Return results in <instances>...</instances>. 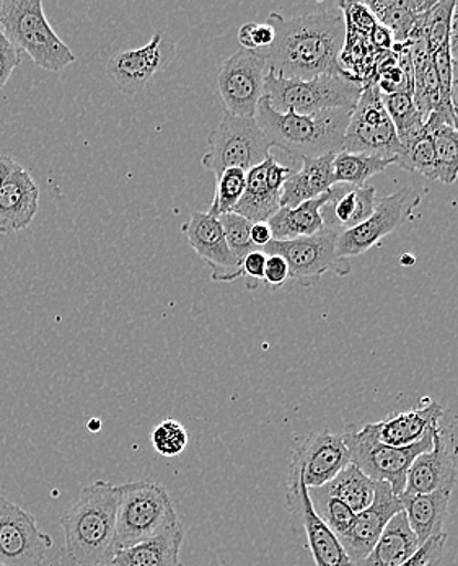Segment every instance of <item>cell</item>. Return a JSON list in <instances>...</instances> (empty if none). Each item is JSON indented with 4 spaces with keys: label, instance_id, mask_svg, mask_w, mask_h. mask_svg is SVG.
Returning a JSON list of instances; mask_svg holds the SVG:
<instances>
[{
    "label": "cell",
    "instance_id": "cell-1",
    "mask_svg": "<svg viewBox=\"0 0 458 566\" xmlns=\"http://www.w3.org/2000/svg\"><path fill=\"white\" fill-rule=\"evenodd\" d=\"M266 23L275 30V41L265 50L273 74L300 81L348 75L340 61L347 43V22L340 9L290 19L273 12Z\"/></svg>",
    "mask_w": 458,
    "mask_h": 566
},
{
    "label": "cell",
    "instance_id": "cell-2",
    "mask_svg": "<svg viewBox=\"0 0 458 566\" xmlns=\"http://www.w3.org/2000/svg\"><path fill=\"white\" fill-rule=\"evenodd\" d=\"M119 485L94 482L84 486L77 500L61 516L64 531V566L113 564L116 541Z\"/></svg>",
    "mask_w": 458,
    "mask_h": 566
},
{
    "label": "cell",
    "instance_id": "cell-3",
    "mask_svg": "<svg viewBox=\"0 0 458 566\" xmlns=\"http://www.w3.org/2000/svg\"><path fill=\"white\" fill-rule=\"evenodd\" d=\"M353 109H331L317 115L278 113L268 98L263 97L255 119L273 147H278L290 159L321 157L343 153L344 134Z\"/></svg>",
    "mask_w": 458,
    "mask_h": 566
},
{
    "label": "cell",
    "instance_id": "cell-4",
    "mask_svg": "<svg viewBox=\"0 0 458 566\" xmlns=\"http://www.w3.org/2000/svg\"><path fill=\"white\" fill-rule=\"evenodd\" d=\"M0 32L44 71L60 72L75 63L71 48L47 22L41 0H0Z\"/></svg>",
    "mask_w": 458,
    "mask_h": 566
},
{
    "label": "cell",
    "instance_id": "cell-5",
    "mask_svg": "<svg viewBox=\"0 0 458 566\" xmlns=\"http://www.w3.org/2000/svg\"><path fill=\"white\" fill-rule=\"evenodd\" d=\"M364 85L351 75H318L310 81L266 72L265 97L278 113L317 115L331 109H354Z\"/></svg>",
    "mask_w": 458,
    "mask_h": 566
},
{
    "label": "cell",
    "instance_id": "cell-6",
    "mask_svg": "<svg viewBox=\"0 0 458 566\" xmlns=\"http://www.w3.org/2000/svg\"><path fill=\"white\" fill-rule=\"evenodd\" d=\"M175 504L166 486L152 480H139L119 485L116 513L118 551L150 541L177 524Z\"/></svg>",
    "mask_w": 458,
    "mask_h": 566
},
{
    "label": "cell",
    "instance_id": "cell-7",
    "mask_svg": "<svg viewBox=\"0 0 458 566\" xmlns=\"http://www.w3.org/2000/svg\"><path fill=\"white\" fill-rule=\"evenodd\" d=\"M207 143L210 153L204 154L201 164L215 177L228 168L252 170L271 156V143L256 119L227 112L217 128L212 129Z\"/></svg>",
    "mask_w": 458,
    "mask_h": 566
},
{
    "label": "cell",
    "instance_id": "cell-8",
    "mask_svg": "<svg viewBox=\"0 0 458 566\" xmlns=\"http://www.w3.org/2000/svg\"><path fill=\"white\" fill-rule=\"evenodd\" d=\"M344 441L350 449L351 464L358 467L374 482L388 483L396 496L406 489V476L413 461L423 452L433 448L434 434H427L422 441L408 448H393L365 433L364 430L347 431Z\"/></svg>",
    "mask_w": 458,
    "mask_h": 566
},
{
    "label": "cell",
    "instance_id": "cell-9",
    "mask_svg": "<svg viewBox=\"0 0 458 566\" xmlns=\"http://www.w3.org/2000/svg\"><path fill=\"white\" fill-rule=\"evenodd\" d=\"M340 233L333 229L323 228L316 235L302 239L271 240L263 249L266 255H281L289 265V280L310 287L327 273L337 276H348L353 271L350 260L340 256L337 242Z\"/></svg>",
    "mask_w": 458,
    "mask_h": 566
},
{
    "label": "cell",
    "instance_id": "cell-10",
    "mask_svg": "<svg viewBox=\"0 0 458 566\" xmlns=\"http://www.w3.org/2000/svg\"><path fill=\"white\" fill-rule=\"evenodd\" d=\"M343 153L369 154L395 160L402 154L398 134L382 103L377 84L364 85L344 134Z\"/></svg>",
    "mask_w": 458,
    "mask_h": 566
},
{
    "label": "cell",
    "instance_id": "cell-11",
    "mask_svg": "<svg viewBox=\"0 0 458 566\" xmlns=\"http://www.w3.org/2000/svg\"><path fill=\"white\" fill-rule=\"evenodd\" d=\"M268 60L265 51L241 50L215 71V84L225 112L255 118L258 103L265 97Z\"/></svg>",
    "mask_w": 458,
    "mask_h": 566
},
{
    "label": "cell",
    "instance_id": "cell-12",
    "mask_svg": "<svg viewBox=\"0 0 458 566\" xmlns=\"http://www.w3.org/2000/svg\"><path fill=\"white\" fill-rule=\"evenodd\" d=\"M423 197L415 188H402L390 197L377 201L374 212L368 221L358 228L340 233L337 250L340 256L350 260L377 245L384 237L395 232L406 219L412 218Z\"/></svg>",
    "mask_w": 458,
    "mask_h": 566
},
{
    "label": "cell",
    "instance_id": "cell-13",
    "mask_svg": "<svg viewBox=\"0 0 458 566\" xmlns=\"http://www.w3.org/2000/svg\"><path fill=\"white\" fill-rule=\"evenodd\" d=\"M53 538L38 527L35 516L0 496V565L43 566Z\"/></svg>",
    "mask_w": 458,
    "mask_h": 566
},
{
    "label": "cell",
    "instance_id": "cell-14",
    "mask_svg": "<svg viewBox=\"0 0 458 566\" xmlns=\"http://www.w3.org/2000/svg\"><path fill=\"white\" fill-rule=\"evenodd\" d=\"M350 464V449L343 434L313 431L294 449L290 472L302 479L307 490L321 489Z\"/></svg>",
    "mask_w": 458,
    "mask_h": 566
},
{
    "label": "cell",
    "instance_id": "cell-15",
    "mask_svg": "<svg viewBox=\"0 0 458 566\" xmlns=\"http://www.w3.org/2000/svg\"><path fill=\"white\" fill-rule=\"evenodd\" d=\"M175 54V43L157 33L146 46L115 54L108 61L106 72L123 95L135 97L152 81L153 75L169 67Z\"/></svg>",
    "mask_w": 458,
    "mask_h": 566
},
{
    "label": "cell",
    "instance_id": "cell-16",
    "mask_svg": "<svg viewBox=\"0 0 458 566\" xmlns=\"http://www.w3.org/2000/svg\"><path fill=\"white\" fill-rule=\"evenodd\" d=\"M458 441L452 431L440 427L433 448L413 461L406 476V495H426L440 489H456Z\"/></svg>",
    "mask_w": 458,
    "mask_h": 566
},
{
    "label": "cell",
    "instance_id": "cell-17",
    "mask_svg": "<svg viewBox=\"0 0 458 566\" xmlns=\"http://www.w3.org/2000/svg\"><path fill=\"white\" fill-rule=\"evenodd\" d=\"M287 483V506L306 533L316 566H354L337 535L318 517L302 479L297 473L289 472Z\"/></svg>",
    "mask_w": 458,
    "mask_h": 566
},
{
    "label": "cell",
    "instance_id": "cell-18",
    "mask_svg": "<svg viewBox=\"0 0 458 566\" xmlns=\"http://www.w3.org/2000/svg\"><path fill=\"white\" fill-rule=\"evenodd\" d=\"M400 511H403L402 500L393 493L388 483H375V496L371 506L355 514L350 530L338 537L351 564L355 566L371 554L385 527Z\"/></svg>",
    "mask_w": 458,
    "mask_h": 566
},
{
    "label": "cell",
    "instance_id": "cell-19",
    "mask_svg": "<svg viewBox=\"0 0 458 566\" xmlns=\"http://www.w3.org/2000/svg\"><path fill=\"white\" fill-rule=\"evenodd\" d=\"M181 232L187 237L191 249L211 268L212 281L228 283L244 276L242 263L228 249L219 218L210 212H193L190 221L181 226Z\"/></svg>",
    "mask_w": 458,
    "mask_h": 566
},
{
    "label": "cell",
    "instance_id": "cell-20",
    "mask_svg": "<svg viewBox=\"0 0 458 566\" xmlns=\"http://www.w3.org/2000/svg\"><path fill=\"white\" fill-rule=\"evenodd\" d=\"M292 168L281 166L269 156L265 163L247 171V187L244 197L234 209L235 214L244 216L249 222H268L281 209V193Z\"/></svg>",
    "mask_w": 458,
    "mask_h": 566
},
{
    "label": "cell",
    "instance_id": "cell-21",
    "mask_svg": "<svg viewBox=\"0 0 458 566\" xmlns=\"http://www.w3.org/2000/svg\"><path fill=\"white\" fill-rule=\"evenodd\" d=\"M446 415L443 405L429 401L415 410L400 411L388 415L377 423H368L362 427L372 438L393 448H408L422 441L427 434H434L443 427V418Z\"/></svg>",
    "mask_w": 458,
    "mask_h": 566
},
{
    "label": "cell",
    "instance_id": "cell-22",
    "mask_svg": "<svg viewBox=\"0 0 458 566\" xmlns=\"http://www.w3.org/2000/svg\"><path fill=\"white\" fill-rule=\"evenodd\" d=\"M40 206V188L29 170L15 168L0 188V233H15L32 224Z\"/></svg>",
    "mask_w": 458,
    "mask_h": 566
},
{
    "label": "cell",
    "instance_id": "cell-23",
    "mask_svg": "<svg viewBox=\"0 0 458 566\" xmlns=\"http://www.w3.org/2000/svg\"><path fill=\"white\" fill-rule=\"evenodd\" d=\"M377 201V190L374 187L333 185L328 191V201L321 208L324 228L333 229L338 233L351 231L371 218Z\"/></svg>",
    "mask_w": 458,
    "mask_h": 566
},
{
    "label": "cell",
    "instance_id": "cell-24",
    "mask_svg": "<svg viewBox=\"0 0 458 566\" xmlns=\"http://www.w3.org/2000/svg\"><path fill=\"white\" fill-rule=\"evenodd\" d=\"M337 154L306 157L302 168L294 171L283 187L281 208H296L302 202L316 200L333 187V159Z\"/></svg>",
    "mask_w": 458,
    "mask_h": 566
},
{
    "label": "cell",
    "instance_id": "cell-25",
    "mask_svg": "<svg viewBox=\"0 0 458 566\" xmlns=\"http://www.w3.org/2000/svg\"><path fill=\"white\" fill-rule=\"evenodd\" d=\"M452 492L454 489H440L437 492L426 493V495L403 493L400 496L403 511L408 517L413 533L418 537L419 545L444 534V524H446L447 513H449Z\"/></svg>",
    "mask_w": 458,
    "mask_h": 566
},
{
    "label": "cell",
    "instance_id": "cell-26",
    "mask_svg": "<svg viewBox=\"0 0 458 566\" xmlns=\"http://www.w3.org/2000/svg\"><path fill=\"white\" fill-rule=\"evenodd\" d=\"M184 542L183 524L178 523L150 541L131 545L116 552L113 564L116 566H184L180 554Z\"/></svg>",
    "mask_w": 458,
    "mask_h": 566
},
{
    "label": "cell",
    "instance_id": "cell-27",
    "mask_svg": "<svg viewBox=\"0 0 458 566\" xmlns=\"http://www.w3.org/2000/svg\"><path fill=\"white\" fill-rule=\"evenodd\" d=\"M418 537L409 526L405 511L392 517L371 554L355 566H402L419 551Z\"/></svg>",
    "mask_w": 458,
    "mask_h": 566
},
{
    "label": "cell",
    "instance_id": "cell-28",
    "mask_svg": "<svg viewBox=\"0 0 458 566\" xmlns=\"http://www.w3.org/2000/svg\"><path fill=\"white\" fill-rule=\"evenodd\" d=\"M327 201L328 193H324L316 200L302 202L296 208L279 209L268 221L273 240L286 242V240L302 239V237L316 235L323 231L324 222L321 218V208Z\"/></svg>",
    "mask_w": 458,
    "mask_h": 566
},
{
    "label": "cell",
    "instance_id": "cell-29",
    "mask_svg": "<svg viewBox=\"0 0 458 566\" xmlns=\"http://www.w3.org/2000/svg\"><path fill=\"white\" fill-rule=\"evenodd\" d=\"M365 6L374 13L375 20L390 30L393 44H403L408 41L409 33L419 17L429 12L436 2L434 0L430 2L427 0H375Z\"/></svg>",
    "mask_w": 458,
    "mask_h": 566
},
{
    "label": "cell",
    "instance_id": "cell-30",
    "mask_svg": "<svg viewBox=\"0 0 458 566\" xmlns=\"http://www.w3.org/2000/svg\"><path fill=\"white\" fill-rule=\"evenodd\" d=\"M375 483L377 482L369 479L358 467L350 464L344 467L331 482L321 486V492L343 501L353 513L358 514L371 506L374 501Z\"/></svg>",
    "mask_w": 458,
    "mask_h": 566
},
{
    "label": "cell",
    "instance_id": "cell-31",
    "mask_svg": "<svg viewBox=\"0 0 458 566\" xmlns=\"http://www.w3.org/2000/svg\"><path fill=\"white\" fill-rule=\"evenodd\" d=\"M426 126L433 137L437 180L446 185L456 184L458 178V129L447 123L439 113H433L427 118Z\"/></svg>",
    "mask_w": 458,
    "mask_h": 566
},
{
    "label": "cell",
    "instance_id": "cell-32",
    "mask_svg": "<svg viewBox=\"0 0 458 566\" xmlns=\"http://www.w3.org/2000/svg\"><path fill=\"white\" fill-rule=\"evenodd\" d=\"M402 144V154L395 166L409 171H418L427 180H437L436 154H434L433 137L424 125L419 132L398 137Z\"/></svg>",
    "mask_w": 458,
    "mask_h": 566
},
{
    "label": "cell",
    "instance_id": "cell-33",
    "mask_svg": "<svg viewBox=\"0 0 458 566\" xmlns=\"http://www.w3.org/2000/svg\"><path fill=\"white\" fill-rule=\"evenodd\" d=\"M392 164H395V160L382 159V157L369 156V154L340 153L333 159V181L334 185L365 187V181L369 178L381 174Z\"/></svg>",
    "mask_w": 458,
    "mask_h": 566
},
{
    "label": "cell",
    "instance_id": "cell-34",
    "mask_svg": "<svg viewBox=\"0 0 458 566\" xmlns=\"http://www.w3.org/2000/svg\"><path fill=\"white\" fill-rule=\"evenodd\" d=\"M247 187V171L241 168H228L215 177L214 200L210 208V214L214 218H221L224 214H231L237 208Z\"/></svg>",
    "mask_w": 458,
    "mask_h": 566
},
{
    "label": "cell",
    "instance_id": "cell-35",
    "mask_svg": "<svg viewBox=\"0 0 458 566\" xmlns=\"http://www.w3.org/2000/svg\"><path fill=\"white\" fill-rule=\"evenodd\" d=\"M310 503L321 521L330 527L331 533L340 537L350 530L355 513L343 503L321 492V489L309 490Z\"/></svg>",
    "mask_w": 458,
    "mask_h": 566
},
{
    "label": "cell",
    "instance_id": "cell-36",
    "mask_svg": "<svg viewBox=\"0 0 458 566\" xmlns=\"http://www.w3.org/2000/svg\"><path fill=\"white\" fill-rule=\"evenodd\" d=\"M382 103L395 125L398 137L403 134L418 132L426 125L416 108L412 94H382Z\"/></svg>",
    "mask_w": 458,
    "mask_h": 566
},
{
    "label": "cell",
    "instance_id": "cell-37",
    "mask_svg": "<svg viewBox=\"0 0 458 566\" xmlns=\"http://www.w3.org/2000/svg\"><path fill=\"white\" fill-rule=\"evenodd\" d=\"M188 431L183 423L173 418H167L157 424L150 433V444L162 458H177L188 448Z\"/></svg>",
    "mask_w": 458,
    "mask_h": 566
},
{
    "label": "cell",
    "instance_id": "cell-38",
    "mask_svg": "<svg viewBox=\"0 0 458 566\" xmlns=\"http://www.w3.org/2000/svg\"><path fill=\"white\" fill-rule=\"evenodd\" d=\"M219 221H221L222 229H224L228 249H231V252L234 253L238 262L242 263V260H244L248 253L259 250L258 247L252 242V237H249L253 222H249L244 216L231 212V214L221 216Z\"/></svg>",
    "mask_w": 458,
    "mask_h": 566
},
{
    "label": "cell",
    "instance_id": "cell-39",
    "mask_svg": "<svg viewBox=\"0 0 458 566\" xmlns=\"http://www.w3.org/2000/svg\"><path fill=\"white\" fill-rule=\"evenodd\" d=\"M338 9L343 12L344 22H347V32L359 33L368 38L372 30L379 25L374 13L369 10L365 3L343 2L338 6Z\"/></svg>",
    "mask_w": 458,
    "mask_h": 566
},
{
    "label": "cell",
    "instance_id": "cell-40",
    "mask_svg": "<svg viewBox=\"0 0 458 566\" xmlns=\"http://www.w3.org/2000/svg\"><path fill=\"white\" fill-rule=\"evenodd\" d=\"M238 41L242 50L265 51L275 41V30L268 23H245L238 30Z\"/></svg>",
    "mask_w": 458,
    "mask_h": 566
},
{
    "label": "cell",
    "instance_id": "cell-41",
    "mask_svg": "<svg viewBox=\"0 0 458 566\" xmlns=\"http://www.w3.org/2000/svg\"><path fill=\"white\" fill-rule=\"evenodd\" d=\"M447 534L437 535L419 547V551L402 566H436L446 548Z\"/></svg>",
    "mask_w": 458,
    "mask_h": 566
},
{
    "label": "cell",
    "instance_id": "cell-42",
    "mask_svg": "<svg viewBox=\"0 0 458 566\" xmlns=\"http://www.w3.org/2000/svg\"><path fill=\"white\" fill-rule=\"evenodd\" d=\"M22 63V53L0 32V88L6 87L13 71Z\"/></svg>",
    "mask_w": 458,
    "mask_h": 566
},
{
    "label": "cell",
    "instance_id": "cell-43",
    "mask_svg": "<svg viewBox=\"0 0 458 566\" xmlns=\"http://www.w3.org/2000/svg\"><path fill=\"white\" fill-rule=\"evenodd\" d=\"M266 262L268 255L263 250H255L242 260V273L247 277L248 290H256L265 280Z\"/></svg>",
    "mask_w": 458,
    "mask_h": 566
},
{
    "label": "cell",
    "instance_id": "cell-44",
    "mask_svg": "<svg viewBox=\"0 0 458 566\" xmlns=\"http://www.w3.org/2000/svg\"><path fill=\"white\" fill-rule=\"evenodd\" d=\"M289 280V265L281 255H268L265 270V283L271 287H281Z\"/></svg>",
    "mask_w": 458,
    "mask_h": 566
},
{
    "label": "cell",
    "instance_id": "cell-45",
    "mask_svg": "<svg viewBox=\"0 0 458 566\" xmlns=\"http://www.w3.org/2000/svg\"><path fill=\"white\" fill-rule=\"evenodd\" d=\"M249 237H252V242L255 243L259 250H263L273 240L271 228H269L268 222H255V224H252Z\"/></svg>",
    "mask_w": 458,
    "mask_h": 566
},
{
    "label": "cell",
    "instance_id": "cell-46",
    "mask_svg": "<svg viewBox=\"0 0 458 566\" xmlns=\"http://www.w3.org/2000/svg\"><path fill=\"white\" fill-rule=\"evenodd\" d=\"M368 40L371 41L372 46L379 48V50L382 51H390L393 48L392 33H390V30L385 29V27H382L381 23L372 30Z\"/></svg>",
    "mask_w": 458,
    "mask_h": 566
},
{
    "label": "cell",
    "instance_id": "cell-47",
    "mask_svg": "<svg viewBox=\"0 0 458 566\" xmlns=\"http://www.w3.org/2000/svg\"><path fill=\"white\" fill-rule=\"evenodd\" d=\"M450 102H452L454 126L458 129V57H452V87H450Z\"/></svg>",
    "mask_w": 458,
    "mask_h": 566
},
{
    "label": "cell",
    "instance_id": "cell-48",
    "mask_svg": "<svg viewBox=\"0 0 458 566\" xmlns=\"http://www.w3.org/2000/svg\"><path fill=\"white\" fill-rule=\"evenodd\" d=\"M449 46L452 57H458V0L454 7L452 20H450Z\"/></svg>",
    "mask_w": 458,
    "mask_h": 566
},
{
    "label": "cell",
    "instance_id": "cell-49",
    "mask_svg": "<svg viewBox=\"0 0 458 566\" xmlns=\"http://www.w3.org/2000/svg\"><path fill=\"white\" fill-rule=\"evenodd\" d=\"M19 167V164L9 156H0V188L6 184L7 178Z\"/></svg>",
    "mask_w": 458,
    "mask_h": 566
},
{
    "label": "cell",
    "instance_id": "cell-50",
    "mask_svg": "<svg viewBox=\"0 0 458 566\" xmlns=\"http://www.w3.org/2000/svg\"><path fill=\"white\" fill-rule=\"evenodd\" d=\"M88 428H90L92 433H97L102 428V423L98 420H92L90 423H88Z\"/></svg>",
    "mask_w": 458,
    "mask_h": 566
},
{
    "label": "cell",
    "instance_id": "cell-51",
    "mask_svg": "<svg viewBox=\"0 0 458 566\" xmlns=\"http://www.w3.org/2000/svg\"><path fill=\"white\" fill-rule=\"evenodd\" d=\"M413 262H415V259H413V256H402V265L409 266L413 265Z\"/></svg>",
    "mask_w": 458,
    "mask_h": 566
},
{
    "label": "cell",
    "instance_id": "cell-52",
    "mask_svg": "<svg viewBox=\"0 0 458 566\" xmlns=\"http://www.w3.org/2000/svg\"><path fill=\"white\" fill-rule=\"evenodd\" d=\"M104 566H116L115 564L104 565Z\"/></svg>",
    "mask_w": 458,
    "mask_h": 566
},
{
    "label": "cell",
    "instance_id": "cell-53",
    "mask_svg": "<svg viewBox=\"0 0 458 566\" xmlns=\"http://www.w3.org/2000/svg\"><path fill=\"white\" fill-rule=\"evenodd\" d=\"M0 566H3V565H0Z\"/></svg>",
    "mask_w": 458,
    "mask_h": 566
}]
</instances>
